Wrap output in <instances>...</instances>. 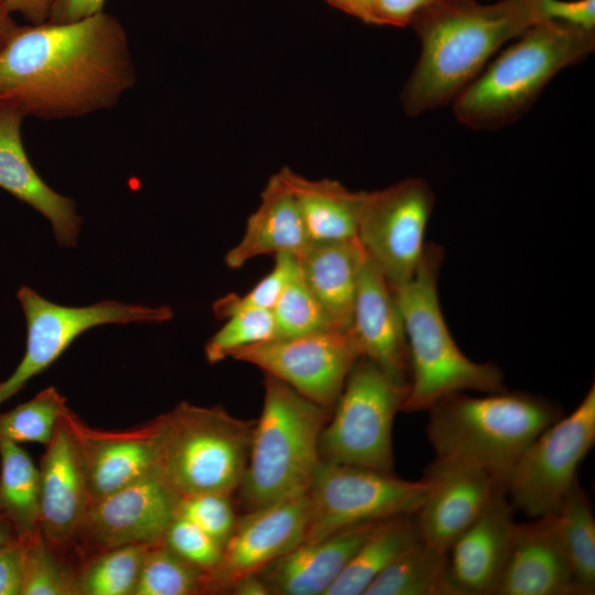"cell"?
Listing matches in <instances>:
<instances>
[{"mask_svg": "<svg viewBox=\"0 0 595 595\" xmlns=\"http://www.w3.org/2000/svg\"><path fill=\"white\" fill-rule=\"evenodd\" d=\"M494 595H576L554 513L516 522Z\"/></svg>", "mask_w": 595, "mask_h": 595, "instance_id": "cell-19", "label": "cell"}, {"mask_svg": "<svg viewBox=\"0 0 595 595\" xmlns=\"http://www.w3.org/2000/svg\"><path fill=\"white\" fill-rule=\"evenodd\" d=\"M442 0H367L371 24L404 26Z\"/></svg>", "mask_w": 595, "mask_h": 595, "instance_id": "cell-41", "label": "cell"}, {"mask_svg": "<svg viewBox=\"0 0 595 595\" xmlns=\"http://www.w3.org/2000/svg\"><path fill=\"white\" fill-rule=\"evenodd\" d=\"M20 540L21 595H79L80 560L72 549L54 547L40 529Z\"/></svg>", "mask_w": 595, "mask_h": 595, "instance_id": "cell-31", "label": "cell"}, {"mask_svg": "<svg viewBox=\"0 0 595 595\" xmlns=\"http://www.w3.org/2000/svg\"><path fill=\"white\" fill-rule=\"evenodd\" d=\"M137 82L127 32L104 11L19 26L0 50V108L43 120L116 106Z\"/></svg>", "mask_w": 595, "mask_h": 595, "instance_id": "cell-1", "label": "cell"}, {"mask_svg": "<svg viewBox=\"0 0 595 595\" xmlns=\"http://www.w3.org/2000/svg\"><path fill=\"white\" fill-rule=\"evenodd\" d=\"M594 48V30L554 21L533 24L454 99L457 121L473 129L511 122L559 72Z\"/></svg>", "mask_w": 595, "mask_h": 595, "instance_id": "cell-6", "label": "cell"}, {"mask_svg": "<svg viewBox=\"0 0 595 595\" xmlns=\"http://www.w3.org/2000/svg\"><path fill=\"white\" fill-rule=\"evenodd\" d=\"M0 506L23 539L40 529V469L12 441L0 439Z\"/></svg>", "mask_w": 595, "mask_h": 595, "instance_id": "cell-30", "label": "cell"}, {"mask_svg": "<svg viewBox=\"0 0 595 595\" xmlns=\"http://www.w3.org/2000/svg\"><path fill=\"white\" fill-rule=\"evenodd\" d=\"M542 21H554L586 30L595 26V0H527Z\"/></svg>", "mask_w": 595, "mask_h": 595, "instance_id": "cell-40", "label": "cell"}, {"mask_svg": "<svg viewBox=\"0 0 595 595\" xmlns=\"http://www.w3.org/2000/svg\"><path fill=\"white\" fill-rule=\"evenodd\" d=\"M22 544L15 538L0 548V595H21Z\"/></svg>", "mask_w": 595, "mask_h": 595, "instance_id": "cell-42", "label": "cell"}, {"mask_svg": "<svg viewBox=\"0 0 595 595\" xmlns=\"http://www.w3.org/2000/svg\"><path fill=\"white\" fill-rule=\"evenodd\" d=\"M180 495L159 466L139 480L90 504L71 549L83 560L127 544H153L176 516Z\"/></svg>", "mask_w": 595, "mask_h": 595, "instance_id": "cell-14", "label": "cell"}, {"mask_svg": "<svg viewBox=\"0 0 595 595\" xmlns=\"http://www.w3.org/2000/svg\"><path fill=\"white\" fill-rule=\"evenodd\" d=\"M75 425L85 455L91 502L144 477L159 466L158 416L129 430L89 426L77 414Z\"/></svg>", "mask_w": 595, "mask_h": 595, "instance_id": "cell-21", "label": "cell"}, {"mask_svg": "<svg viewBox=\"0 0 595 595\" xmlns=\"http://www.w3.org/2000/svg\"><path fill=\"white\" fill-rule=\"evenodd\" d=\"M423 477L428 490L414 513L420 539L445 552L495 495L506 490L486 470L456 459L435 457Z\"/></svg>", "mask_w": 595, "mask_h": 595, "instance_id": "cell-17", "label": "cell"}, {"mask_svg": "<svg viewBox=\"0 0 595 595\" xmlns=\"http://www.w3.org/2000/svg\"><path fill=\"white\" fill-rule=\"evenodd\" d=\"M272 314L277 338L338 328L303 280L300 268L280 295Z\"/></svg>", "mask_w": 595, "mask_h": 595, "instance_id": "cell-35", "label": "cell"}, {"mask_svg": "<svg viewBox=\"0 0 595 595\" xmlns=\"http://www.w3.org/2000/svg\"><path fill=\"white\" fill-rule=\"evenodd\" d=\"M204 574L160 541L147 549L133 595L203 594Z\"/></svg>", "mask_w": 595, "mask_h": 595, "instance_id": "cell-33", "label": "cell"}, {"mask_svg": "<svg viewBox=\"0 0 595 595\" xmlns=\"http://www.w3.org/2000/svg\"><path fill=\"white\" fill-rule=\"evenodd\" d=\"M515 526V507L501 490L447 550L455 595L495 594Z\"/></svg>", "mask_w": 595, "mask_h": 595, "instance_id": "cell-20", "label": "cell"}, {"mask_svg": "<svg viewBox=\"0 0 595 595\" xmlns=\"http://www.w3.org/2000/svg\"><path fill=\"white\" fill-rule=\"evenodd\" d=\"M310 244L296 202L277 173L268 181L259 206L248 217L241 239L226 253L225 262L230 269H239L263 255L299 258Z\"/></svg>", "mask_w": 595, "mask_h": 595, "instance_id": "cell-24", "label": "cell"}, {"mask_svg": "<svg viewBox=\"0 0 595 595\" xmlns=\"http://www.w3.org/2000/svg\"><path fill=\"white\" fill-rule=\"evenodd\" d=\"M67 408L66 398L54 387H47L31 400L0 413V439L46 445Z\"/></svg>", "mask_w": 595, "mask_h": 595, "instance_id": "cell-34", "label": "cell"}, {"mask_svg": "<svg viewBox=\"0 0 595 595\" xmlns=\"http://www.w3.org/2000/svg\"><path fill=\"white\" fill-rule=\"evenodd\" d=\"M53 0H1L7 10L21 14L30 24L46 22Z\"/></svg>", "mask_w": 595, "mask_h": 595, "instance_id": "cell-44", "label": "cell"}, {"mask_svg": "<svg viewBox=\"0 0 595 595\" xmlns=\"http://www.w3.org/2000/svg\"><path fill=\"white\" fill-rule=\"evenodd\" d=\"M409 392L365 356L353 366L323 428V462L392 472V425Z\"/></svg>", "mask_w": 595, "mask_h": 595, "instance_id": "cell-8", "label": "cell"}, {"mask_svg": "<svg viewBox=\"0 0 595 595\" xmlns=\"http://www.w3.org/2000/svg\"><path fill=\"white\" fill-rule=\"evenodd\" d=\"M23 116L0 108V187L50 220L61 246H76L82 218L76 203L51 188L37 174L25 152Z\"/></svg>", "mask_w": 595, "mask_h": 595, "instance_id": "cell-23", "label": "cell"}, {"mask_svg": "<svg viewBox=\"0 0 595 595\" xmlns=\"http://www.w3.org/2000/svg\"><path fill=\"white\" fill-rule=\"evenodd\" d=\"M433 206V191L420 177L368 192L357 239L394 290L418 269Z\"/></svg>", "mask_w": 595, "mask_h": 595, "instance_id": "cell-12", "label": "cell"}, {"mask_svg": "<svg viewBox=\"0 0 595 595\" xmlns=\"http://www.w3.org/2000/svg\"><path fill=\"white\" fill-rule=\"evenodd\" d=\"M261 414L255 422L237 502L241 513L305 495L322 462L318 440L332 411L264 374Z\"/></svg>", "mask_w": 595, "mask_h": 595, "instance_id": "cell-4", "label": "cell"}, {"mask_svg": "<svg viewBox=\"0 0 595 595\" xmlns=\"http://www.w3.org/2000/svg\"><path fill=\"white\" fill-rule=\"evenodd\" d=\"M443 257L440 245L425 244L413 278L394 290L410 358L409 392L401 410L404 412L428 411L440 399L456 392L507 390L501 369L466 357L447 328L437 294Z\"/></svg>", "mask_w": 595, "mask_h": 595, "instance_id": "cell-5", "label": "cell"}, {"mask_svg": "<svg viewBox=\"0 0 595 595\" xmlns=\"http://www.w3.org/2000/svg\"><path fill=\"white\" fill-rule=\"evenodd\" d=\"M539 22L527 0H442L422 10L410 23L421 53L401 93L404 111L418 116L454 100L504 43Z\"/></svg>", "mask_w": 595, "mask_h": 595, "instance_id": "cell-2", "label": "cell"}, {"mask_svg": "<svg viewBox=\"0 0 595 595\" xmlns=\"http://www.w3.org/2000/svg\"><path fill=\"white\" fill-rule=\"evenodd\" d=\"M366 257L357 237L311 242L299 257L303 280L338 328L348 329L351 325Z\"/></svg>", "mask_w": 595, "mask_h": 595, "instance_id": "cell-25", "label": "cell"}, {"mask_svg": "<svg viewBox=\"0 0 595 595\" xmlns=\"http://www.w3.org/2000/svg\"><path fill=\"white\" fill-rule=\"evenodd\" d=\"M158 420L159 468L181 497L237 493L256 420L236 418L221 405L201 407L185 401Z\"/></svg>", "mask_w": 595, "mask_h": 595, "instance_id": "cell-7", "label": "cell"}, {"mask_svg": "<svg viewBox=\"0 0 595 595\" xmlns=\"http://www.w3.org/2000/svg\"><path fill=\"white\" fill-rule=\"evenodd\" d=\"M307 496L240 513L218 564L205 572L203 594H228L240 578L259 574L305 538Z\"/></svg>", "mask_w": 595, "mask_h": 595, "instance_id": "cell-15", "label": "cell"}, {"mask_svg": "<svg viewBox=\"0 0 595 595\" xmlns=\"http://www.w3.org/2000/svg\"><path fill=\"white\" fill-rule=\"evenodd\" d=\"M380 521L350 526L317 540L303 541L267 565L259 575L270 595H325Z\"/></svg>", "mask_w": 595, "mask_h": 595, "instance_id": "cell-22", "label": "cell"}, {"mask_svg": "<svg viewBox=\"0 0 595 595\" xmlns=\"http://www.w3.org/2000/svg\"><path fill=\"white\" fill-rule=\"evenodd\" d=\"M150 544H127L80 560L79 595H133Z\"/></svg>", "mask_w": 595, "mask_h": 595, "instance_id": "cell-32", "label": "cell"}, {"mask_svg": "<svg viewBox=\"0 0 595 595\" xmlns=\"http://www.w3.org/2000/svg\"><path fill=\"white\" fill-rule=\"evenodd\" d=\"M278 174L296 202L311 242L357 237L368 192L350 191L334 180H310L289 167Z\"/></svg>", "mask_w": 595, "mask_h": 595, "instance_id": "cell-26", "label": "cell"}, {"mask_svg": "<svg viewBox=\"0 0 595 595\" xmlns=\"http://www.w3.org/2000/svg\"><path fill=\"white\" fill-rule=\"evenodd\" d=\"M339 10L366 22L370 23V14L367 0H327Z\"/></svg>", "mask_w": 595, "mask_h": 595, "instance_id": "cell-46", "label": "cell"}, {"mask_svg": "<svg viewBox=\"0 0 595 595\" xmlns=\"http://www.w3.org/2000/svg\"><path fill=\"white\" fill-rule=\"evenodd\" d=\"M18 28L19 25L14 22L12 14L0 0V50L6 45Z\"/></svg>", "mask_w": 595, "mask_h": 595, "instance_id": "cell-47", "label": "cell"}, {"mask_svg": "<svg viewBox=\"0 0 595 595\" xmlns=\"http://www.w3.org/2000/svg\"><path fill=\"white\" fill-rule=\"evenodd\" d=\"M271 271L242 295L229 293L216 300L213 311L217 318L245 310L272 311L283 290L299 271V258L289 253H278Z\"/></svg>", "mask_w": 595, "mask_h": 595, "instance_id": "cell-37", "label": "cell"}, {"mask_svg": "<svg viewBox=\"0 0 595 595\" xmlns=\"http://www.w3.org/2000/svg\"><path fill=\"white\" fill-rule=\"evenodd\" d=\"M106 0H53L47 21H77L104 11Z\"/></svg>", "mask_w": 595, "mask_h": 595, "instance_id": "cell-43", "label": "cell"}, {"mask_svg": "<svg viewBox=\"0 0 595 595\" xmlns=\"http://www.w3.org/2000/svg\"><path fill=\"white\" fill-rule=\"evenodd\" d=\"M176 516L201 528L223 548L238 520L232 496L215 493L180 497Z\"/></svg>", "mask_w": 595, "mask_h": 595, "instance_id": "cell-38", "label": "cell"}, {"mask_svg": "<svg viewBox=\"0 0 595 595\" xmlns=\"http://www.w3.org/2000/svg\"><path fill=\"white\" fill-rule=\"evenodd\" d=\"M225 321L205 345L209 364L220 363L242 347L277 338L272 311L245 310L229 315Z\"/></svg>", "mask_w": 595, "mask_h": 595, "instance_id": "cell-36", "label": "cell"}, {"mask_svg": "<svg viewBox=\"0 0 595 595\" xmlns=\"http://www.w3.org/2000/svg\"><path fill=\"white\" fill-rule=\"evenodd\" d=\"M444 1L453 2V3H462V2H470V1H474V0H444Z\"/></svg>", "mask_w": 595, "mask_h": 595, "instance_id": "cell-49", "label": "cell"}, {"mask_svg": "<svg viewBox=\"0 0 595 595\" xmlns=\"http://www.w3.org/2000/svg\"><path fill=\"white\" fill-rule=\"evenodd\" d=\"M15 538H19L18 532L12 521L0 506V548Z\"/></svg>", "mask_w": 595, "mask_h": 595, "instance_id": "cell-48", "label": "cell"}, {"mask_svg": "<svg viewBox=\"0 0 595 595\" xmlns=\"http://www.w3.org/2000/svg\"><path fill=\"white\" fill-rule=\"evenodd\" d=\"M75 415L67 408L40 463V530L54 547L71 549L91 504L87 467Z\"/></svg>", "mask_w": 595, "mask_h": 595, "instance_id": "cell-16", "label": "cell"}, {"mask_svg": "<svg viewBox=\"0 0 595 595\" xmlns=\"http://www.w3.org/2000/svg\"><path fill=\"white\" fill-rule=\"evenodd\" d=\"M228 594L234 595H270L269 588L259 574L245 576L237 581Z\"/></svg>", "mask_w": 595, "mask_h": 595, "instance_id": "cell-45", "label": "cell"}, {"mask_svg": "<svg viewBox=\"0 0 595 595\" xmlns=\"http://www.w3.org/2000/svg\"><path fill=\"white\" fill-rule=\"evenodd\" d=\"M426 490L424 477L407 480L393 472L322 461L306 493L309 521L304 541L359 523L414 515Z\"/></svg>", "mask_w": 595, "mask_h": 595, "instance_id": "cell-9", "label": "cell"}, {"mask_svg": "<svg viewBox=\"0 0 595 595\" xmlns=\"http://www.w3.org/2000/svg\"><path fill=\"white\" fill-rule=\"evenodd\" d=\"M428 411L426 435L436 457L480 467L504 486L530 443L564 415L545 397L508 390L482 397L452 393Z\"/></svg>", "mask_w": 595, "mask_h": 595, "instance_id": "cell-3", "label": "cell"}, {"mask_svg": "<svg viewBox=\"0 0 595 595\" xmlns=\"http://www.w3.org/2000/svg\"><path fill=\"white\" fill-rule=\"evenodd\" d=\"M350 329L363 356L397 382L409 385V349L396 291L368 256L359 273Z\"/></svg>", "mask_w": 595, "mask_h": 595, "instance_id": "cell-18", "label": "cell"}, {"mask_svg": "<svg viewBox=\"0 0 595 595\" xmlns=\"http://www.w3.org/2000/svg\"><path fill=\"white\" fill-rule=\"evenodd\" d=\"M420 540L414 515L381 520L325 595H363L390 563Z\"/></svg>", "mask_w": 595, "mask_h": 595, "instance_id": "cell-27", "label": "cell"}, {"mask_svg": "<svg viewBox=\"0 0 595 595\" xmlns=\"http://www.w3.org/2000/svg\"><path fill=\"white\" fill-rule=\"evenodd\" d=\"M576 595L595 592V518L587 493L576 478L554 512Z\"/></svg>", "mask_w": 595, "mask_h": 595, "instance_id": "cell-29", "label": "cell"}, {"mask_svg": "<svg viewBox=\"0 0 595 595\" xmlns=\"http://www.w3.org/2000/svg\"><path fill=\"white\" fill-rule=\"evenodd\" d=\"M17 298L26 321V348L12 375L0 382V407L47 369L89 328L105 324L162 323L173 317L169 306L149 307L117 301L83 307L63 306L28 286H21Z\"/></svg>", "mask_w": 595, "mask_h": 595, "instance_id": "cell-11", "label": "cell"}, {"mask_svg": "<svg viewBox=\"0 0 595 595\" xmlns=\"http://www.w3.org/2000/svg\"><path fill=\"white\" fill-rule=\"evenodd\" d=\"M162 542L178 556L204 572L213 570L221 559L223 547L191 521L175 516Z\"/></svg>", "mask_w": 595, "mask_h": 595, "instance_id": "cell-39", "label": "cell"}, {"mask_svg": "<svg viewBox=\"0 0 595 595\" xmlns=\"http://www.w3.org/2000/svg\"><path fill=\"white\" fill-rule=\"evenodd\" d=\"M595 443V387L569 415L543 430L524 450L507 480L515 509L530 518L554 513Z\"/></svg>", "mask_w": 595, "mask_h": 595, "instance_id": "cell-10", "label": "cell"}, {"mask_svg": "<svg viewBox=\"0 0 595 595\" xmlns=\"http://www.w3.org/2000/svg\"><path fill=\"white\" fill-rule=\"evenodd\" d=\"M363 595H455L447 552L418 541L390 563Z\"/></svg>", "mask_w": 595, "mask_h": 595, "instance_id": "cell-28", "label": "cell"}, {"mask_svg": "<svg viewBox=\"0 0 595 595\" xmlns=\"http://www.w3.org/2000/svg\"><path fill=\"white\" fill-rule=\"evenodd\" d=\"M350 329L334 328L289 338H274L235 350L230 357L264 374L332 411L359 357Z\"/></svg>", "mask_w": 595, "mask_h": 595, "instance_id": "cell-13", "label": "cell"}]
</instances>
